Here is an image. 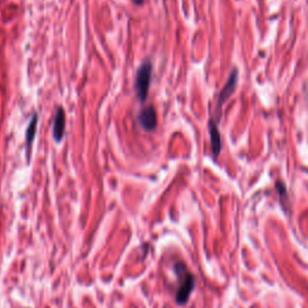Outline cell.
<instances>
[{"mask_svg":"<svg viewBox=\"0 0 308 308\" xmlns=\"http://www.w3.org/2000/svg\"><path fill=\"white\" fill-rule=\"evenodd\" d=\"M194 285H195V281H194L193 274L189 273V272H185L184 277H183V282H182L181 287H179L178 291H177V295H176L177 304H179V305L187 304L188 300H189L191 291H193L194 289Z\"/></svg>","mask_w":308,"mask_h":308,"instance_id":"3957f363","label":"cell"},{"mask_svg":"<svg viewBox=\"0 0 308 308\" xmlns=\"http://www.w3.org/2000/svg\"><path fill=\"white\" fill-rule=\"evenodd\" d=\"M136 5H142L143 4V0H132Z\"/></svg>","mask_w":308,"mask_h":308,"instance_id":"ba28073f","label":"cell"},{"mask_svg":"<svg viewBox=\"0 0 308 308\" xmlns=\"http://www.w3.org/2000/svg\"><path fill=\"white\" fill-rule=\"evenodd\" d=\"M152 77V64L151 62H145L138 68L137 75H136L135 88L137 98L140 101H145L148 96L149 86H151Z\"/></svg>","mask_w":308,"mask_h":308,"instance_id":"6da1fadb","label":"cell"},{"mask_svg":"<svg viewBox=\"0 0 308 308\" xmlns=\"http://www.w3.org/2000/svg\"><path fill=\"white\" fill-rule=\"evenodd\" d=\"M65 111L63 107H59L55 112L54 124H53V137L57 142H60L63 140L64 134H65Z\"/></svg>","mask_w":308,"mask_h":308,"instance_id":"5b68a950","label":"cell"},{"mask_svg":"<svg viewBox=\"0 0 308 308\" xmlns=\"http://www.w3.org/2000/svg\"><path fill=\"white\" fill-rule=\"evenodd\" d=\"M237 77H238V74H237V70L236 69H234L232 70V73L230 74V77L229 80H227V82L225 83V86H224V88L221 89L220 94H219V98L217 100V113H218V118L220 117V110L223 109L224 104L227 101V99L230 98V96L232 95V93H234L235 88H236V83H237Z\"/></svg>","mask_w":308,"mask_h":308,"instance_id":"7a4b0ae2","label":"cell"},{"mask_svg":"<svg viewBox=\"0 0 308 308\" xmlns=\"http://www.w3.org/2000/svg\"><path fill=\"white\" fill-rule=\"evenodd\" d=\"M209 130L211 137V145H212V152L215 157H218V154L221 151V136L218 130V126L213 118L210 119L209 122Z\"/></svg>","mask_w":308,"mask_h":308,"instance_id":"8992f818","label":"cell"},{"mask_svg":"<svg viewBox=\"0 0 308 308\" xmlns=\"http://www.w3.org/2000/svg\"><path fill=\"white\" fill-rule=\"evenodd\" d=\"M37 126H38V115L34 113V115L32 116V119H30V123L29 126H28L26 132V146L28 152H30L33 142H34L35 135H37Z\"/></svg>","mask_w":308,"mask_h":308,"instance_id":"52a82bcc","label":"cell"},{"mask_svg":"<svg viewBox=\"0 0 308 308\" xmlns=\"http://www.w3.org/2000/svg\"><path fill=\"white\" fill-rule=\"evenodd\" d=\"M138 123L147 132H151L157 127V112L153 106H147L138 113Z\"/></svg>","mask_w":308,"mask_h":308,"instance_id":"277c9868","label":"cell"}]
</instances>
